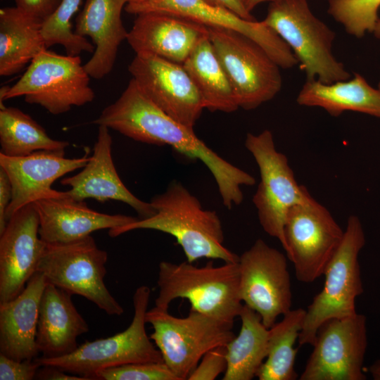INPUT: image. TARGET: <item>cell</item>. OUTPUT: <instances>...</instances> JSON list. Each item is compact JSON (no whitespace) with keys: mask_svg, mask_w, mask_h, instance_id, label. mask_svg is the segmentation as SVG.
<instances>
[{"mask_svg":"<svg viewBox=\"0 0 380 380\" xmlns=\"http://www.w3.org/2000/svg\"><path fill=\"white\" fill-rule=\"evenodd\" d=\"M150 203L155 214L129 224L108 229L111 237L136 229H153L174 236L187 261L206 258L237 262L236 254L224 245L220 219L215 211L204 210L198 201L179 182L173 180L166 190L154 196Z\"/></svg>","mask_w":380,"mask_h":380,"instance_id":"1","label":"cell"},{"mask_svg":"<svg viewBox=\"0 0 380 380\" xmlns=\"http://www.w3.org/2000/svg\"><path fill=\"white\" fill-rule=\"evenodd\" d=\"M157 285L155 307L162 310H168L175 299H186L191 310L234 324L243 306L238 262L215 267L209 261L199 267L188 261H162L158 265Z\"/></svg>","mask_w":380,"mask_h":380,"instance_id":"2","label":"cell"},{"mask_svg":"<svg viewBox=\"0 0 380 380\" xmlns=\"http://www.w3.org/2000/svg\"><path fill=\"white\" fill-rule=\"evenodd\" d=\"M135 141L157 146L169 145L178 152L208 162L210 148L194 133L158 108L132 79L120 97L92 121Z\"/></svg>","mask_w":380,"mask_h":380,"instance_id":"3","label":"cell"},{"mask_svg":"<svg viewBox=\"0 0 380 380\" xmlns=\"http://www.w3.org/2000/svg\"><path fill=\"white\" fill-rule=\"evenodd\" d=\"M262 21L289 46L307 80L331 84L350 78L333 53L335 32L314 15L307 0L270 2Z\"/></svg>","mask_w":380,"mask_h":380,"instance_id":"4","label":"cell"},{"mask_svg":"<svg viewBox=\"0 0 380 380\" xmlns=\"http://www.w3.org/2000/svg\"><path fill=\"white\" fill-rule=\"evenodd\" d=\"M365 242L360 218L349 216L342 241L324 272V286L306 310L300 346H312L318 330L328 320L357 313L355 300L363 292L358 257Z\"/></svg>","mask_w":380,"mask_h":380,"instance_id":"5","label":"cell"},{"mask_svg":"<svg viewBox=\"0 0 380 380\" xmlns=\"http://www.w3.org/2000/svg\"><path fill=\"white\" fill-rule=\"evenodd\" d=\"M151 293L147 286L136 289L133 296V318L123 331L108 338L86 341L69 355L37 357L35 361L40 366H56L88 380H96V373L109 367L129 363L164 362L161 353L146 330Z\"/></svg>","mask_w":380,"mask_h":380,"instance_id":"6","label":"cell"},{"mask_svg":"<svg viewBox=\"0 0 380 380\" xmlns=\"http://www.w3.org/2000/svg\"><path fill=\"white\" fill-rule=\"evenodd\" d=\"M90 77L80 56L61 55L45 48L13 86L1 88L0 103L24 96L27 103L39 105L52 115L63 114L94 101Z\"/></svg>","mask_w":380,"mask_h":380,"instance_id":"7","label":"cell"},{"mask_svg":"<svg viewBox=\"0 0 380 380\" xmlns=\"http://www.w3.org/2000/svg\"><path fill=\"white\" fill-rule=\"evenodd\" d=\"M107 260L106 251L89 235L66 243H46L37 272L47 283L85 298L108 315L120 316L124 308L104 281Z\"/></svg>","mask_w":380,"mask_h":380,"instance_id":"8","label":"cell"},{"mask_svg":"<svg viewBox=\"0 0 380 380\" xmlns=\"http://www.w3.org/2000/svg\"><path fill=\"white\" fill-rule=\"evenodd\" d=\"M146 321L153 329L151 339L179 380L188 379L206 352L226 346L235 336L233 324L192 310L186 317H177L154 306Z\"/></svg>","mask_w":380,"mask_h":380,"instance_id":"9","label":"cell"},{"mask_svg":"<svg viewBox=\"0 0 380 380\" xmlns=\"http://www.w3.org/2000/svg\"><path fill=\"white\" fill-rule=\"evenodd\" d=\"M210 40L235 93L239 108L253 110L280 91L279 65L257 42L236 30L208 27Z\"/></svg>","mask_w":380,"mask_h":380,"instance_id":"10","label":"cell"},{"mask_svg":"<svg viewBox=\"0 0 380 380\" xmlns=\"http://www.w3.org/2000/svg\"><path fill=\"white\" fill-rule=\"evenodd\" d=\"M245 146L253 156L260 181L253 198L259 222L270 236L285 245L284 228L289 210L310 194L296 180L287 157L276 148L271 131L248 133Z\"/></svg>","mask_w":380,"mask_h":380,"instance_id":"11","label":"cell"},{"mask_svg":"<svg viewBox=\"0 0 380 380\" xmlns=\"http://www.w3.org/2000/svg\"><path fill=\"white\" fill-rule=\"evenodd\" d=\"M284 249L296 279L312 283L324 272L344 235L330 212L310 194L288 212Z\"/></svg>","mask_w":380,"mask_h":380,"instance_id":"12","label":"cell"},{"mask_svg":"<svg viewBox=\"0 0 380 380\" xmlns=\"http://www.w3.org/2000/svg\"><path fill=\"white\" fill-rule=\"evenodd\" d=\"M239 294L243 303L260 315L267 328L292 305L290 274L286 256L257 239L239 258Z\"/></svg>","mask_w":380,"mask_h":380,"instance_id":"13","label":"cell"},{"mask_svg":"<svg viewBox=\"0 0 380 380\" xmlns=\"http://www.w3.org/2000/svg\"><path fill=\"white\" fill-rule=\"evenodd\" d=\"M300 380H365L367 317L355 315L331 319L317 331Z\"/></svg>","mask_w":380,"mask_h":380,"instance_id":"14","label":"cell"},{"mask_svg":"<svg viewBox=\"0 0 380 380\" xmlns=\"http://www.w3.org/2000/svg\"><path fill=\"white\" fill-rule=\"evenodd\" d=\"M128 70L144 94L176 121L193 129L205 109L182 64L150 53H137Z\"/></svg>","mask_w":380,"mask_h":380,"instance_id":"15","label":"cell"},{"mask_svg":"<svg viewBox=\"0 0 380 380\" xmlns=\"http://www.w3.org/2000/svg\"><path fill=\"white\" fill-rule=\"evenodd\" d=\"M125 11L139 15L163 13L179 16L206 27L239 32L260 44L281 68L298 63L289 46L263 22L247 20L209 0H147L126 4Z\"/></svg>","mask_w":380,"mask_h":380,"instance_id":"16","label":"cell"},{"mask_svg":"<svg viewBox=\"0 0 380 380\" xmlns=\"http://www.w3.org/2000/svg\"><path fill=\"white\" fill-rule=\"evenodd\" d=\"M34 203L17 210L0 234V303L17 297L37 272L46 243Z\"/></svg>","mask_w":380,"mask_h":380,"instance_id":"17","label":"cell"},{"mask_svg":"<svg viewBox=\"0 0 380 380\" xmlns=\"http://www.w3.org/2000/svg\"><path fill=\"white\" fill-rule=\"evenodd\" d=\"M90 157L67 158L65 151H38L26 156L8 157L0 153V167L8 175L13 196L6 211L8 220L23 206L40 199L67 196L66 191L51 188L53 182L83 168Z\"/></svg>","mask_w":380,"mask_h":380,"instance_id":"18","label":"cell"},{"mask_svg":"<svg viewBox=\"0 0 380 380\" xmlns=\"http://www.w3.org/2000/svg\"><path fill=\"white\" fill-rule=\"evenodd\" d=\"M109 129L106 126L99 125L97 139L89 160L81 172L62 179L61 184L70 186L67 193L74 200L94 198L101 203L118 201L129 205L140 218L150 217L156 213L150 202L144 201L130 192L116 171Z\"/></svg>","mask_w":380,"mask_h":380,"instance_id":"19","label":"cell"},{"mask_svg":"<svg viewBox=\"0 0 380 380\" xmlns=\"http://www.w3.org/2000/svg\"><path fill=\"white\" fill-rule=\"evenodd\" d=\"M127 37L137 53H150L183 64L198 42L208 34V27L168 13L137 15Z\"/></svg>","mask_w":380,"mask_h":380,"instance_id":"20","label":"cell"},{"mask_svg":"<svg viewBox=\"0 0 380 380\" xmlns=\"http://www.w3.org/2000/svg\"><path fill=\"white\" fill-rule=\"evenodd\" d=\"M34 203L39 217V236L48 244L75 241L94 232L111 229L138 219L95 211L85 202L71 198L68 193L63 197L43 198Z\"/></svg>","mask_w":380,"mask_h":380,"instance_id":"21","label":"cell"},{"mask_svg":"<svg viewBox=\"0 0 380 380\" xmlns=\"http://www.w3.org/2000/svg\"><path fill=\"white\" fill-rule=\"evenodd\" d=\"M126 0H86L77 17L75 32L91 39L95 50L84 65L89 76L102 79L114 66L120 45L127 40L121 15Z\"/></svg>","mask_w":380,"mask_h":380,"instance_id":"22","label":"cell"},{"mask_svg":"<svg viewBox=\"0 0 380 380\" xmlns=\"http://www.w3.org/2000/svg\"><path fill=\"white\" fill-rule=\"evenodd\" d=\"M46 284L44 276L36 272L17 297L0 303V353L20 361L39 355L36 334Z\"/></svg>","mask_w":380,"mask_h":380,"instance_id":"23","label":"cell"},{"mask_svg":"<svg viewBox=\"0 0 380 380\" xmlns=\"http://www.w3.org/2000/svg\"><path fill=\"white\" fill-rule=\"evenodd\" d=\"M65 291L47 283L39 310L36 343L44 357L69 355L77 348V338L89 331V325Z\"/></svg>","mask_w":380,"mask_h":380,"instance_id":"24","label":"cell"},{"mask_svg":"<svg viewBox=\"0 0 380 380\" xmlns=\"http://www.w3.org/2000/svg\"><path fill=\"white\" fill-rule=\"evenodd\" d=\"M296 101L300 106L321 108L333 117L353 111L380 119V88L372 87L357 73L352 79L331 84L307 80Z\"/></svg>","mask_w":380,"mask_h":380,"instance_id":"25","label":"cell"},{"mask_svg":"<svg viewBox=\"0 0 380 380\" xmlns=\"http://www.w3.org/2000/svg\"><path fill=\"white\" fill-rule=\"evenodd\" d=\"M42 24L16 6L0 9L1 76L20 72L46 48Z\"/></svg>","mask_w":380,"mask_h":380,"instance_id":"26","label":"cell"},{"mask_svg":"<svg viewBox=\"0 0 380 380\" xmlns=\"http://www.w3.org/2000/svg\"><path fill=\"white\" fill-rule=\"evenodd\" d=\"M182 65L199 91L205 108L212 112L232 113L239 108L209 34L198 42Z\"/></svg>","mask_w":380,"mask_h":380,"instance_id":"27","label":"cell"},{"mask_svg":"<svg viewBox=\"0 0 380 380\" xmlns=\"http://www.w3.org/2000/svg\"><path fill=\"white\" fill-rule=\"evenodd\" d=\"M239 317V333L225 346L227 366L223 380L253 379L267 355L269 329L260 315L243 304Z\"/></svg>","mask_w":380,"mask_h":380,"instance_id":"28","label":"cell"},{"mask_svg":"<svg viewBox=\"0 0 380 380\" xmlns=\"http://www.w3.org/2000/svg\"><path fill=\"white\" fill-rule=\"evenodd\" d=\"M0 153L23 157L38 151H65L68 141L51 138L32 117L15 107L1 106Z\"/></svg>","mask_w":380,"mask_h":380,"instance_id":"29","label":"cell"},{"mask_svg":"<svg viewBox=\"0 0 380 380\" xmlns=\"http://www.w3.org/2000/svg\"><path fill=\"white\" fill-rule=\"evenodd\" d=\"M306 310L291 309L269 328L267 355L256 377L259 380H295L294 366L298 340Z\"/></svg>","mask_w":380,"mask_h":380,"instance_id":"30","label":"cell"},{"mask_svg":"<svg viewBox=\"0 0 380 380\" xmlns=\"http://www.w3.org/2000/svg\"><path fill=\"white\" fill-rule=\"evenodd\" d=\"M82 0H63L56 12L42 24V32L46 47L60 44L66 53L80 56L82 52L94 53L95 46L86 37L72 30L71 20Z\"/></svg>","mask_w":380,"mask_h":380,"instance_id":"31","label":"cell"},{"mask_svg":"<svg viewBox=\"0 0 380 380\" xmlns=\"http://www.w3.org/2000/svg\"><path fill=\"white\" fill-rule=\"evenodd\" d=\"M380 0H329L328 13L357 38L373 32L379 20Z\"/></svg>","mask_w":380,"mask_h":380,"instance_id":"32","label":"cell"},{"mask_svg":"<svg viewBox=\"0 0 380 380\" xmlns=\"http://www.w3.org/2000/svg\"><path fill=\"white\" fill-rule=\"evenodd\" d=\"M96 380H179L165 362H138L102 369Z\"/></svg>","mask_w":380,"mask_h":380,"instance_id":"33","label":"cell"},{"mask_svg":"<svg viewBox=\"0 0 380 380\" xmlns=\"http://www.w3.org/2000/svg\"><path fill=\"white\" fill-rule=\"evenodd\" d=\"M227 366L225 346L206 352L188 377L189 380H214L224 373Z\"/></svg>","mask_w":380,"mask_h":380,"instance_id":"34","label":"cell"},{"mask_svg":"<svg viewBox=\"0 0 380 380\" xmlns=\"http://www.w3.org/2000/svg\"><path fill=\"white\" fill-rule=\"evenodd\" d=\"M40 367L34 359L20 361L0 353V380H32Z\"/></svg>","mask_w":380,"mask_h":380,"instance_id":"35","label":"cell"},{"mask_svg":"<svg viewBox=\"0 0 380 380\" xmlns=\"http://www.w3.org/2000/svg\"><path fill=\"white\" fill-rule=\"evenodd\" d=\"M14 1L19 10L43 23L56 12L63 0Z\"/></svg>","mask_w":380,"mask_h":380,"instance_id":"36","label":"cell"},{"mask_svg":"<svg viewBox=\"0 0 380 380\" xmlns=\"http://www.w3.org/2000/svg\"><path fill=\"white\" fill-rule=\"evenodd\" d=\"M13 196L12 185L5 170L0 167V234L6 226V211Z\"/></svg>","mask_w":380,"mask_h":380,"instance_id":"37","label":"cell"},{"mask_svg":"<svg viewBox=\"0 0 380 380\" xmlns=\"http://www.w3.org/2000/svg\"><path fill=\"white\" fill-rule=\"evenodd\" d=\"M35 379L42 380H88L87 378L70 374L51 365H42L38 369Z\"/></svg>","mask_w":380,"mask_h":380,"instance_id":"38","label":"cell"},{"mask_svg":"<svg viewBox=\"0 0 380 380\" xmlns=\"http://www.w3.org/2000/svg\"><path fill=\"white\" fill-rule=\"evenodd\" d=\"M247 20H255L247 8V0H209Z\"/></svg>","mask_w":380,"mask_h":380,"instance_id":"39","label":"cell"},{"mask_svg":"<svg viewBox=\"0 0 380 380\" xmlns=\"http://www.w3.org/2000/svg\"><path fill=\"white\" fill-rule=\"evenodd\" d=\"M369 372L374 380H380V359L376 360L369 367Z\"/></svg>","mask_w":380,"mask_h":380,"instance_id":"40","label":"cell"},{"mask_svg":"<svg viewBox=\"0 0 380 380\" xmlns=\"http://www.w3.org/2000/svg\"><path fill=\"white\" fill-rule=\"evenodd\" d=\"M276 0H247V8L248 11L251 13V11L256 7L258 5L269 1L272 2Z\"/></svg>","mask_w":380,"mask_h":380,"instance_id":"41","label":"cell"},{"mask_svg":"<svg viewBox=\"0 0 380 380\" xmlns=\"http://www.w3.org/2000/svg\"><path fill=\"white\" fill-rule=\"evenodd\" d=\"M373 33L376 38L380 39V19L376 23Z\"/></svg>","mask_w":380,"mask_h":380,"instance_id":"42","label":"cell"},{"mask_svg":"<svg viewBox=\"0 0 380 380\" xmlns=\"http://www.w3.org/2000/svg\"><path fill=\"white\" fill-rule=\"evenodd\" d=\"M126 1H127V4H128V3H138V2H142V1H147V0H126Z\"/></svg>","mask_w":380,"mask_h":380,"instance_id":"43","label":"cell"},{"mask_svg":"<svg viewBox=\"0 0 380 380\" xmlns=\"http://www.w3.org/2000/svg\"><path fill=\"white\" fill-rule=\"evenodd\" d=\"M379 88H380V83H379Z\"/></svg>","mask_w":380,"mask_h":380,"instance_id":"44","label":"cell"}]
</instances>
